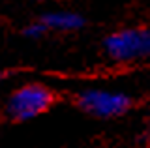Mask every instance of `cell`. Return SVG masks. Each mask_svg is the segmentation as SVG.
<instances>
[{
  "instance_id": "cell-1",
  "label": "cell",
  "mask_w": 150,
  "mask_h": 148,
  "mask_svg": "<svg viewBox=\"0 0 150 148\" xmlns=\"http://www.w3.org/2000/svg\"><path fill=\"white\" fill-rule=\"evenodd\" d=\"M103 53L112 62L131 64L150 58V26H124L105 36Z\"/></svg>"
},
{
  "instance_id": "cell-2",
  "label": "cell",
  "mask_w": 150,
  "mask_h": 148,
  "mask_svg": "<svg viewBox=\"0 0 150 148\" xmlns=\"http://www.w3.org/2000/svg\"><path fill=\"white\" fill-rule=\"evenodd\" d=\"M54 94L51 88L40 82H26L15 88L6 99V114L11 120L17 122H26L34 120L53 107Z\"/></svg>"
},
{
  "instance_id": "cell-3",
  "label": "cell",
  "mask_w": 150,
  "mask_h": 148,
  "mask_svg": "<svg viewBox=\"0 0 150 148\" xmlns=\"http://www.w3.org/2000/svg\"><path fill=\"white\" fill-rule=\"evenodd\" d=\"M77 105L96 118H116L131 109V98L126 92L109 88H86L77 94Z\"/></svg>"
},
{
  "instance_id": "cell-4",
  "label": "cell",
  "mask_w": 150,
  "mask_h": 148,
  "mask_svg": "<svg viewBox=\"0 0 150 148\" xmlns=\"http://www.w3.org/2000/svg\"><path fill=\"white\" fill-rule=\"evenodd\" d=\"M49 32H77L86 25V19L73 10H53L40 17Z\"/></svg>"
},
{
  "instance_id": "cell-5",
  "label": "cell",
  "mask_w": 150,
  "mask_h": 148,
  "mask_svg": "<svg viewBox=\"0 0 150 148\" xmlns=\"http://www.w3.org/2000/svg\"><path fill=\"white\" fill-rule=\"evenodd\" d=\"M47 32H49V30H47V26L43 25V21H41V19L28 23L25 28H23V34H25L28 39H40V38H43Z\"/></svg>"
},
{
  "instance_id": "cell-6",
  "label": "cell",
  "mask_w": 150,
  "mask_h": 148,
  "mask_svg": "<svg viewBox=\"0 0 150 148\" xmlns=\"http://www.w3.org/2000/svg\"><path fill=\"white\" fill-rule=\"evenodd\" d=\"M4 77H6V75H4V71H0V81H2Z\"/></svg>"
},
{
  "instance_id": "cell-7",
  "label": "cell",
  "mask_w": 150,
  "mask_h": 148,
  "mask_svg": "<svg viewBox=\"0 0 150 148\" xmlns=\"http://www.w3.org/2000/svg\"><path fill=\"white\" fill-rule=\"evenodd\" d=\"M34 2H49V0H34Z\"/></svg>"
}]
</instances>
